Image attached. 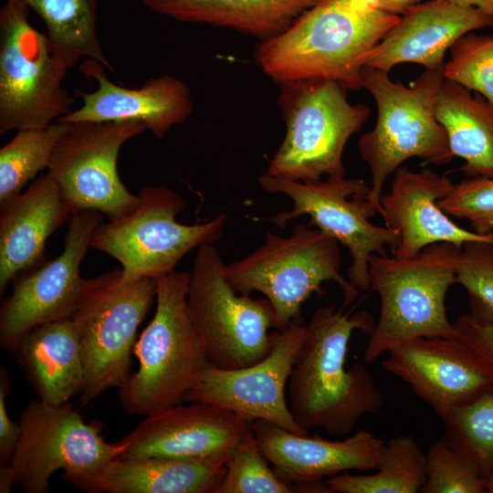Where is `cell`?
Returning a JSON list of instances; mask_svg holds the SVG:
<instances>
[{"label": "cell", "instance_id": "obj_35", "mask_svg": "<svg viewBox=\"0 0 493 493\" xmlns=\"http://www.w3.org/2000/svg\"><path fill=\"white\" fill-rule=\"evenodd\" d=\"M456 283L467 292L469 315L493 323V243L470 241L461 246Z\"/></svg>", "mask_w": 493, "mask_h": 493}, {"label": "cell", "instance_id": "obj_9", "mask_svg": "<svg viewBox=\"0 0 493 493\" xmlns=\"http://www.w3.org/2000/svg\"><path fill=\"white\" fill-rule=\"evenodd\" d=\"M138 195L132 210L101 221L90 236V247L120 262L125 281L166 276L191 250L213 244L223 234L224 214L201 224L177 222L185 203L166 186H145Z\"/></svg>", "mask_w": 493, "mask_h": 493}, {"label": "cell", "instance_id": "obj_29", "mask_svg": "<svg viewBox=\"0 0 493 493\" xmlns=\"http://www.w3.org/2000/svg\"><path fill=\"white\" fill-rule=\"evenodd\" d=\"M372 475L339 474L325 480L337 493H417L425 481V454L411 435L383 443Z\"/></svg>", "mask_w": 493, "mask_h": 493}, {"label": "cell", "instance_id": "obj_8", "mask_svg": "<svg viewBox=\"0 0 493 493\" xmlns=\"http://www.w3.org/2000/svg\"><path fill=\"white\" fill-rule=\"evenodd\" d=\"M155 298V279L125 281L121 268L84 279L70 317L85 372L82 405L104 391L124 384L131 374L138 327Z\"/></svg>", "mask_w": 493, "mask_h": 493}, {"label": "cell", "instance_id": "obj_13", "mask_svg": "<svg viewBox=\"0 0 493 493\" xmlns=\"http://www.w3.org/2000/svg\"><path fill=\"white\" fill-rule=\"evenodd\" d=\"M20 435L9 467L15 484L26 493L49 490L58 470L68 475L91 473L124 449L108 443L100 423H86L68 402L52 404L31 400L20 417Z\"/></svg>", "mask_w": 493, "mask_h": 493}, {"label": "cell", "instance_id": "obj_25", "mask_svg": "<svg viewBox=\"0 0 493 493\" xmlns=\"http://www.w3.org/2000/svg\"><path fill=\"white\" fill-rule=\"evenodd\" d=\"M13 353L38 399L60 404L82 393L85 372L79 340L70 318L33 328L19 339Z\"/></svg>", "mask_w": 493, "mask_h": 493}, {"label": "cell", "instance_id": "obj_26", "mask_svg": "<svg viewBox=\"0 0 493 493\" xmlns=\"http://www.w3.org/2000/svg\"><path fill=\"white\" fill-rule=\"evenodd\" d=\"M321 0H141L152 12L178 21L226 27L259 42L287 30Z\"/></svg>", "mask_w": 493, "mask_h": 493}, {"label": "cell", "instance_id": "obj_28", "mask_svg": "<svg viewBox=\"0 0 493 493\" xmlns=\"http://www.w3.org/2000/svg\"><path fill=\"white\" fill-rule=\"evenodd\" d=\"M37 13L47 27L51 50L69 68L87 58L113 70L98 36L100 0H17Z\"/></svg>", "mask_w": 493, "mask_h": 493}, {"label": "cell", "instance_id": "obj_40", "mask_svg": "<svg viewBox=\"0 0 493 493\" xmlns=\"http://www.w3.org/2000/svg\"><path fill=\"white\" fill-rule=\"evenodd\" d=\"M462 6L475 7L493 17V0H447Z\"/></svg>", "mask_w": 493, "mask_h": 493}, {"label": "cell", "instance_id": "obj_11", "mask_svg": "<svg viewBox=\"0 0 493 493\" xmlns=\"http://www.w3.org/2000/svg\"><path fill=\"white\" fill-rule=\"evenodd\" d=\"M30 9L5 0L0 11V134L45 128L72 111L75 99L63 87L69 69L34 28Z\"/></svg>", "mask_w": 493, "mask_h": 493}, {"label": "cell", "instance_id": "obj_22", "mask_svg": "<svg viewBox=\"0 0 493 493\" xmlns=\"http://www.w3.org/2000/svg\"><path fill=\"white\" fill-rule=\"evenodd\" d=\"M493 26V17L447 0H430L407 9L363 58L362 66L384 72L402 63L443 69L446 53L467 33Z\"/></svg>", "mask_w": 493, "mask_h": 493}, {"label": "cell", "instance_id": "obj_32", "mask_svg": "<svg viewBox=\"0 0 493 493\" xmlns=\"http://www.w3.org/2000/svg\"><path fill=\"white\" fill-rule=\"evenodd\" d=\"M226 467L224 479L215 493H290L296 489L268 467L253 430L240 438Z\"/></svg>", "mask_w": 493, "mask_h": 493}, {"label": "cell", "instance_id": "obj_21", "mask_svg": "<svg viewBox=\"0 0 493 493\" xmlns=\"http://www.w3.org/2000/svg\"><path fill=\"white\" fill-rule=\"evenodd\" d=\"M252 430L277 475L298 489L350 470L375 469L383 441L362 429L341 440L301 435L264 420Z\"/></svg>", "mask_w": 493, "mask_h": 493}, {"label": "cell", "instance_id": "obj_18", "mask_svg": "<svg viewBox=\"0 0 493 493\" xmlns=\"http://www.w3.org/2000/svg\"><path fill=\"white\" fill-rule=\"evenodd\" d=\"M387 353L383 368L409 384L439 417L493 384L492 372L457 337H418Z\"/></svg>", "mask_w": 493, "mask_h": 493}, {"label": "cell", "instance_id": "obj_5", "mask_svg": "<svg viewBox=\"0 0 493 493\" xmlns=\"http://www.w3.org/2000/svg\"><path fill=\"white\" fill-rule=\"evenodd\" d=\"M189 280L184 271L156 279V310L133 350L138 370L119 388L130 414L147 415L182 404L209 364L187 308Z\"/></svg>", "mask_w": 493, "mask_h": 493}, {"label": "cell", "instance_id": "obj_37", "mask_svg": "<svg viewBox=\"0 0 493 493\" xmlns=\"http://www.w3.org/2000/svg\"><path fill=\"white\" fill-rule=\"evenodd\" d=\"M456 337L466 342L493 374V323L481 322L469 314L453 323Z\"/></svg>", "mask_w": 493, "mask_h": 493}, {"label": "cell", "instance_id": "obj_23", "mask_svg": "<svg viewBox=\"0 0 493 493\" xmlns=\"http://www.w3.org/2000/svg\"><path fill=\"white\" fill-rule=\"evenodd\" d=\"M71 216L47 172L25 193L0 203V294L18 275L43 263L49 236Z\"/></svg>", "mask_w": 493, "mask_h": 493}, {"label": "cell", "instance_id": "obj_34", "mask_svg": "<svg viewBox=\"0 0 493 493\" xmlns=\"http://www.w3.org/2000/svg\"><path fill=\"white\" fill-rule=\"evenodd\" d=\"M422 493H484L487 478L443 438L425 454V481Z\"/></svg>", "mask_w": 493, "mask_h": 493}, {"label": "cell", "instance_id": "obj_15", "mask_svg": "<svg viewBox=\"0 0 493 493\" xmlns=\"http://www.w3.org/2000/svg\"><path fill=\"white\" fill-rule=\"evenodd\" d=\"M305 333V323L276 330L270 352L245 368L223 370L209 363L187 393L185 401L217 405L253 421L264 420L297 435H309L293 418L286 395Z\"/></svg>", "mask_w": 493, "mask_h": 493}, {"label": "cell", "instance_id": "obj_14", "mask_svg": "<svg viewBox=\"0 0 493 493\" xmlns=\"http://www.w3.org/2000/svg\"><path fill=\"white\" fill-rule=\"evenodd\" d=\"M146 130L137 121L80 122L71 125L55 148L48 173L57 181L72 214L95 210L109 219L139 203L117 170L121 149Z\"/></svg>", "mask_w": 493, "mask_h": 493}, {"label": "cell", "instance_id": "obj_33", "mask_svg": "<svg viewBox=\"0 0 493 493\" xmlns=\"http://www.w3.org/2000/svg\"><path fill=\"white\" fill-rule=\"evenodd\" d=\"M445 79L460 84L493 106V36L467 33L450 47Z\"/></svg>", "mask_w": 493, "mask_h": 493}, {"label": "cell", "instance_id": "obj_7", "mask_svg": "<svg viewBox=\"0 0 493 493\" xmlns=\"http://www.w3.org/2000/svg\"><path fill=\"white\" fill-rule=\"evenodd\" d=\"M278 102L286 134L267 173L299 182L345 176L344 148L370 117L364 104H351L347 89L329 79L281 82Z\"/></svg>", "mask_w": 493, "mask_h": 493}, {"label": "cell", "instance_id": "obj_3", "mask_svg": "<svg viewBox=\"0 0 493 493\" xmlns=\"http://www.w3.org/2000/svg\"><path fill=\"white\" fill-rule=\"evenodd\" d=\"M444 79L443 69H425L405 86L388 72L362 68V89L373 97L377 118L373 129L360 137L358 147L371 173L367 200L375 215L382 213L385 182L405 161L417 157L446 165L455 158L435 112Z\"/></svg>", "mask_w": 493, "mask_h": 493}, {"label": "cell", "instance_id": "obj_17", "mask_svg": "<svg viewBox=\"0 0 493 493\" xmlns=\"http://www.w3.org/2000/svg\"><path fill=\"white\" fill-rule=\"evenodd\" d=\"M253 420L205 403L169 406L145 415L120 442L116 457L204 459L228 456Z\"/></svg>", "mask_w": 493, "mask_h": 493}, {"label": "cell", "instance_id": "obj_24", "mask_svg": "<svg viewBox=\"0 0 493 493\" xmlns=\"http://www.w3.org/2000/svg\"><path fill=\"white\" fill-rule=\"evenodd\" d=\"M228 456L114 458L86 475L62 474V479L89 493H215Z\"/></svg>", "mask_w": 493, "mask_h": 493}, {"label": "cell", "instance_id": "obj_19", "mask_svg": "<svg viewBox=\"0 0 493 493\" xmlns=\"http://www.w3.org/2000/svg\"><path fill=\"white\" fill-rule=\"evenodd\" d=\"M104 66L87 58L80 66L86 78L97 82L92 92L76 90L82 105L67 114L60 122H142L153 135L163 139L174 125L184 123L194 110L191 90L182 79L172 75L148 79L142 87L130 89L111 82Z\"/></svg>", "mask_w": 493, "mask_h": 493}, {"label": "cell", "instance_id": "obj_16", "mask_svg": "<svg viewBox=\"0 0 493 493\" xmlns=\"http://www.w3.org/2000/svg\"><path fill=\"white\" fill-rule=\"evenodd\" d=\"M101 221L99 211L72 214L62 252L17 281L0 309L2 348L13 352L19 339L33 328L71 317L84 283L80 264Z\"/></svg>", "mask_w": 493, "mask_h": 493}, {"label": "cell", "instance_id": "obj_6", "mask_svg": "<svg viewBox=\"0 0 493 493\" xmlns=\"http://www.w3.org/2000/svg\"><path fill=\"white\" fill-rule=\"evenodd\" d=\"M339 242L319 228L302 224L288 237L267 232L264 244L246 257L225 266V277L239 294H264L271 303L278 330L304 323L303 303L323 293L322 283L334 281L343 293V307L359 290L340 272Z\"/></svg>", "mask_w": 493, "mask_h": 493}, {"label": "cell", "instance_id": "obj_30", "mask_svg": "<svg viewBox=\"0 0 493 493\" xmlns=\"http://www.w3.org/2000/svg\"><path fill=\"white\" fill-rule=\"evenodd\" d=\"M440 418L443 439L487 478L493 469V384L453 406Z\"/></svg>", "mask_w": 493, "mask_h": 493}, {"label": "cell", "instance_id": "obj_1", "mask_svg": "<svg viewBox=\"0 0 493 493\" xmlns=\"http://www.w3.org/2000/svg\"><path fill=\"white\" fill-rule=\"evenodd\" d=\"M374 326L367 311L351 315L331 306L314 311L287 385L289 410L302 428L342 437L363 415L380 410L383 395L367 367L346 368L352 333L371 334Z\"/></svg>", "mask_w": 493, "mask_h": 493}, {"label": "cell", "instance_id": "obj_12", "mask_svg": "<svg viewBox=\"0 0 493 493\" xmlns=\"http://www.w3.org/2000/svg\"><path fill=\"white\" fill-rule=\"evenodd\" d=\"M260 186L271 194H283L293 203L290 211L268 218L284 228L301 215H309L314 225L342 244L351 257L347 278L358 290H370L369 260L372 255L392 253L398 245L399 234L370 222L374 216L367 195L370 186L362 179L330 176L326 181L299 182L267 173L258 179Z\"/></svg>", "mask_w": 493, "mask_h": 493}, {"label": "cell", "instance_id": "obj_41", "mask_svg": "<svg viewBox=\"0 0 493 493\" xmlns=\"http://www.w3.org/2000/svg\"><path fill=\"white\" fill-rule=\"evenodd\" d=\"M13 484H15V479L9 465L0 467V492H11Z\"/></svg>", "mask_w": 493, "mask_h": 493}, {"label": "cell", "instance_id": "obj_38", "mask_svg": "<svg viewBox=\"0 0 493 493\" xmlns=\"http://www.w3.org/2000/svg\"><path fill=\"white\" fill-rule=\"evenodd\" d=\"M11 379L6 368L0 371V467L8 466L20 435V424L14 422L6 410V396Z\"/></svg>", "mask_w": 493, "mask_h": 493}, {"label": "cell", "instance_id": "obj_42", "mask_svg": "<svg viewBox=\"0 0 493 493\" xmlns=\"http://www.w3.org/2000/svg\"><path fill=\"white\" fill-rule=\"evenodd\" d=\"M487 492L493 493V469L487 477Z\"/></svg>", "mask_w": 493, "mask_h": 493}, {"label": "cell", "instance_id": "obj_20", "mask_svg": "<svg viewBox=\"0 0 493 493\" xmlns=\"http://www.w3.org/2000/svg\"><path fill=\"white\" fill-rule=\"evenodd\" d=\"M454 186L447 176L430 168L415 172L401 166L395 171L390 192L382 195L380 215L384 226L399 234L393 257L408 258L441 242L460 247L470 241L493 243V233L482 235L467 230L439 206L438 201Z\"/></svg>", "mask_w": 493, "mask_h": 493}, {"label": "cell", "instance_id": "obj_39", "mask_svg": "<svg viewBox=\"0 0 493 493\" xmlns=\"http://www.w3.org/2000/svg\"><path fill=\"white\" fill-rule=\"evenodd\" d=\"M421 0H375L376 6L388 14L399 16Z\"/></svg>", "mask_w": 493, "mask_h": 493}, {"label": "cell", "instance_id": "obj_27", "mask_svg": "<svg viewBox=\"0 0 493 493\" xmlns=\"http://www.w3.org/2000/svg\"><path fill=\"white\" fill-rule=\"evenodd\" d=\"M435 112L467 178L493 177V106L481 95L444 79Z\"/></svg>", "mask_w": 493, "mask_h": 493}, {"label": "cell", "instance_id": "obj_10", "mask_svg": "<svg viewBox=\"0 0 493 493\" xmlns=\"http://www.w3.org/2000/svg\"><path fill=\"white\" fill-rule=\"evenodd\" d=\"M213 244L198 247L190 272L187 308L209 363L223 370L253 365L271 351L278 323L267 299L238 295L225 277Z\"/></svg>", "mask_w": 493, "mask_h": 493}, {"label": "cell", "instance_id": "obj_4", "mask_svg": "<svg viewBox=\"0 0 493 493\" xmlns=\"http://www.w3.org/2000/svg\"><path fill=\"white\" fill-rule=\"evenodd\" d=\"M460 250L452 243L441 242L408 258L372 255L370 290L379 295L381 309L363 352L365 362L414 338L456 337L446 297L456 283Z\"/></svg>", "mask_w": 493, "mask_h": 493}, {"label": "cell", "instance_id": "obj_2", "mask_svg": "<svg viewBox=\"0 0 493 493\" xmlns=\"http://www.w3.org/2000/svg\"><path fill=\"white\" fill-rule=\"evenodd\" d=\"M398 19L375 0H321L283 33L259 42L255 58L278 83L320 79L358 91L364 56Z\"/></svg>", "mask_w": 493, "mask_h": 493}, {"label": "cell", "instance_id": "obj_31", "mask_svg": "<svg viewBox=\"0 0 493 493\" xmlns=\"http://www.w3.org/2000/svg\"><path fill=\"white\" fill-rule=\"evenodd\" d=\"M71 125L56 121L45 128L17 131L0 149V203L20 194L28 181L48 167L56 146Z\"/></svg>", "mask_w": 493, "mask_h": 493}, {"label": "cell", "instance_id": "obj_36", "mask_svg": "<svg viewBox=\"0 0 493 493\" xmlns=\"http://www.w3.org/2000/svg\"><path fill=\"white\" fill-rule=\"evenodd\" d=\"M438 205L448 215L468 220L474 232L493 233V177L464 180Z\"/></svg>", "mask_w": 493, "mask_h": 493}]
</instances>
